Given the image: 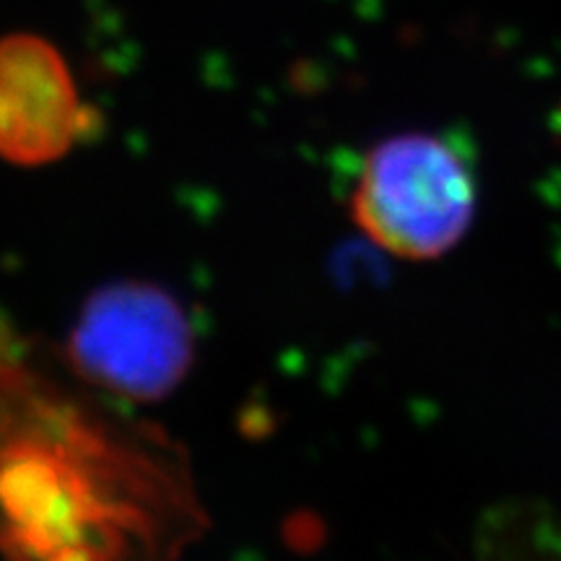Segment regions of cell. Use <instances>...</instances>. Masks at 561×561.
Returning <instances> with one entry per match:
<instances>
[{
    "mask_svg": "<svg viewBox=\"0 0 561 561\" xmlns=\"http://www.w3.org/2000/svg\"><path fill=\"white\" fill-rule=\"evenodd\" d=\"M483 541L496 553H546L561 549V520L543 504H510L486 520Z\"/></svg>",
    "mask_w": 561,
    "mask_h": 561,
    "instance_id": "cell-5",
    "label": "cell"
},
{
    "mask_svg": "<svg viewBox=\"0 0 561 561\" xmlns=\"http://www.w3.org/2000/svg\"><path fill=\"white\" fill-rule=\"evenodd\" d=\"M191 500L161 455L39 377L0 318V551L102 559L182 541Z\"/></svg>",
    "mask_w": 561,
    "mask_h": 561,
    "instance_id": "cell-1",
    "label": "cell"
},
{
    "mask_svg": "<svg viewBox=\"0 0 561 561\" xmlns=\"http://www.w3.org/2000/svg\"><path fill=\"white\" fill-rule=\"evenodd\" d=\"M479 185L455 140L437 133H398L367 151L351 216L377 248L401 261H437L473 227Z\"/></svg>",
    "mask_w": 561,
    "mask_h": 561,
    "instance_id": "cell-2",
    "label": "cell"
},
{
    "mask_svg": "<svg viewBox=\"0 0 561 561\" xmlns=\"http://www.w3.org/2000/svg\"><path fill=\"white\" fill-rule=\"evenodd\" d=\"M87 130V107L66 58L39 34L0 37V159L45 167Z\"/></svg>",
    "mask_w": 561,
    "mask_h": 561,
    "instance_id": "cell-4",
    "label": "cell"
},
{
    "mask_svg": "<svg viewBox=\"0 0 561 561\" xmlns=\"http://www.w3.org/2000/svg\"><path fill=\"white\" fill-rule=\"evenodd\" d=\"M193 356V325L180 301L133 278L91 294L66 343L68 367L83 382L133 403L178 390Z\"/></svg>",
    "mask_w": 561,
    "mask_h": 561,
    "instance_id": "cell-3",
    "label": "cell"
}]
</instances>
